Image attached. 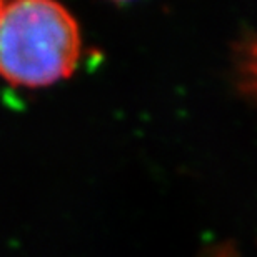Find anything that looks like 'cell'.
<instances>
[{
  "label": "cell",
  "mask_w": 257,
  "mask_h": 257,
  "mask_svg": "<svg viewBox=\"0 0 257 257\" xmlns=\"http://www.w3.org/2000/svg\"><path fill=\"white\" fill-rule=\"evenodd\" d=\"M80 29L57 0H12L0 15V77L39 89L70 77L80 60Z\"/></svg>",
  "instance_id": "obj_1"
},
{
  "label": "cell",
  "mask_w": 257,
  "mask_h": 257,
  "mask_svg": "<svg viewBox=\"0 0 257 257\" xmlns=\"http://www.w3.org/2000/svg\"><path fill=\"white\" fill-rule=\"evenodd\" d=\"M232 80L239 94L257 109V29L244 34L234 45Z\"/></svg>",
  "instance_id": "obj_2"
},
{
  "label": "cell",
  "mask_w": 257,
  "mask_h": 257,
  "mask_svg": "<svg viewBox=\"0 0 257 257\" xmlns=\"http://www.w3.org/2000/svg\"><path fill=\"white\" fill-rule=\"evenodd\" d=\"M5 5H7V2H5V0H0V15H2L4 9H5Z\"/></svg>",
  "instance_id": "obj_3"
},
{
  "label": "cell",
  "mask_w": 257,
  "mask_h": 257,
  "mask_svg": "<svg viewBox=\"0 0 257 257\" xmlns=\"http://www.w3.org/2000/svg\"><path fill=\"white\" fill-rule=\"evenodd\" d=\"M115 2H127V0H115Z\"/></svg>",
  "instance_id": "obj_4"
}]
</instances>
